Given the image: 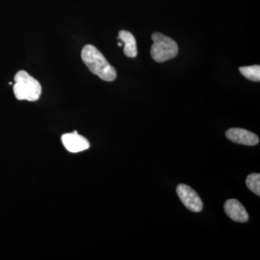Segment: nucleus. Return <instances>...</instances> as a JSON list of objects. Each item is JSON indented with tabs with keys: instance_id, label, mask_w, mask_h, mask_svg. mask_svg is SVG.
Returning <instances> with one entry per match:
<instances>
[{
	"instance_id": "obj_10",
	"label": "nucleus",
	"mask_w": 260,
	"mask_h": 260,
	"mask_svg": "<svg viewBox=\"0 0 260 260\" xmlns=\"http://www.w3.org/2000/svg\"><path fill=\"white\" fill-rule=\"evenodd\" d=\"M246 186L254 194L259 196L260 195V174L254 173L249 174L246 178Z\"/></svg>"
},
{
	"instance_id": "obj_3",
	"label": "nucleus",
	"mask_w": 260,
	"mask_h": 260,
	"mask_svg": "<svg viewBox=\"0 0 260 260\" xmlns=\"http://www.w3.org/2000/svg\"><path fill=\"white\" fill-rule=\"evenodd\" d=\"M151 38L153 44L150 54L154 60L164 62L177 56L179 47L175 41L158 32H154Z\"/></svg>"
},
{
	"instance_id": "obj_4",
	"label": "nucleus",
	"mask_w": 260,
	"mask_h": 260,
	"mask_svg": "<svg viewBox=\"0 0 260 260\" xmlns=\"http://www.w3.org/2000/svg\"><path fill=\"white\" fill-rule=\"evenodd\" d=\"M177 193L181 203L188 209L194 213L202 211L203 208V201L198 193L190 186L184 184H179L177 187Z\"/></svg>"
},
{
	"instance_id": "obj_8",
	"label": "nucleus",
	"mask_w": 260,
	"mask_h": 260,
	"mask_svg": "<svg viewBox=\"0 0 260 260\" xmlns=\"http://www.w3.org/2000/svg\"><path fill=\"white\" fill-rule=\"evenodd\" d=\"M118 39H120L124 44V54L128 57H136L138 55V49H137V43L134 36L126 30H121L119 32Z\"/></svg>"
},
{
	"instance_id": "obj_11",
	"label": "nucleus",
	"mask_w": 260,
	"mask_h": 260,
	"mask_svg": "<svg viewBox=\"0 0 260 260\" xmlns=\"http://www.w3.org/2000/svg\"><path fill=\"white\" fill-rule=\"evenodd\" d=\"M118 46H119V47H122L123 43H121V42L118 43Z\"/></svg>"
},
{
	"instance_id": "obj_9",
	"label": "nucleus",
	"mask_w": 260,
	"mask_h": 260,
	"mask_svg": "<svg viewBox=\"0 0 260 260\" xmlns=\"http://www.w3.org/2000/svg\"><path fill=\"white\" fill-rule=\"evenodd\" d=\"M239 71L243 76L248 80L254 82H259L260 80V67L259 65H252V66L241 67Z\"/></svg>"
},
{
	"instance_id": "obj_6",
	"label": "nucleus",
	"mask_w": 260,
	"mask_h": 260,
	"mask_svg": "<svg viewBox=\"0 0 260 260\" xmlns=\"http://www.w3.org/2000/svg\"><path fill=\"white\" fill-rule=\"evenodd\" d=\"M61 141L64 148L70 153H79L90 148L88 140L78 134L76 131L63 135L61 137Z\"/></svg>"
},
{
	"instance_id": "obj_2",
	"label": "nucleus",
	"mask_w": 260,
	"mask_h": 260,
	"mask_svg": "<svg viewBox=\"0 0 260 260\" xmlns=\"http://www.w3.org/2000/svg\"><path fill=\"white\" fill-rule=\"evenodd\" d=\"M13 86L15 97L20 101L36 102L42 94V85L37 79L24 70L19 71L15 76Z\"/></svg>"
},
{
	"instance_id": "obj_1",
	"label": "nucleus",
	"mask_w": 260,
	"mask_h": 260,
	"mask_svg": "<svg viewBox=\"0 0 260 260\" xmlns=\"http://www.w3.org/2000/svg\"><path fill=\"white\" fill-rule=\"evenodd\" d=\"M81 57L87 68L104 81H114L116 78L115 68L109 64L102 52L93 45L88 44L82 50Z\"/></svg>"
},
{
	"instance_id": "obj_5",
	"label": "nucleus",
	"mask_w": 260,
	"mask_h": 260,
	"mask_svg": "<svg viewBox=\"0 0 260 260\" xmlns=\"http://www.w3.org/2000/svg\"><path fill=\"white\" fill-rule=\"evenodd\" d=\"M225 135L228 139L238 144L254 146L259 142L257 135L241 128H231L227 130Z\"/></svg>"
},
{
	"instance_id": "obj_7",
	"label": "nucleus",
	"mask_w": 260,
	"mask_h": 260,
	"mask_svg": "<svg viewBox=\"0 0 260 260\" xmlns=\"http://www.w3.org/2000/svg\"><path fill=\"white\" fill-rule=\"evenodd\" d=\"M224 210L228 216L234 221L246 223L249 220L245 208L237 200H228L224 204Z\"/></svg>"
}]
</instances>
